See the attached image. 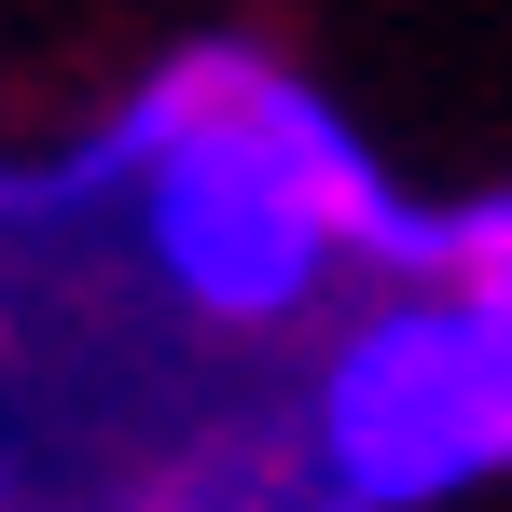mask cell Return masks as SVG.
<instances>
[{
  "label": "cell",
  "mask_w": 512,
  "mask_h": 512,
  "mask_svg": "<svg viewBox=\"0 0 512 512\" xmlns=\"http://www.w3.org/2000/svg\"><path fill=\"white\" fill-rule=\"evenodd\" d=\"M111 153L139 167V236L167 263V291L222 333L291 319L333 277V250L374 263V236H388V194L360 167V139L236 42L167 56Z\"/></svg>",
  "instance_id": "obj_1"
},
{
  "label": "cell",
  "mask_w": 512,
  "mask_h": 512,
  "mask_svg": "<svg viewBox=\"0 0 512 512\" xmlns=\"http://www.w3.org/2000/svg\"><path fill=\"white\" fill-rule=\"evenodd\" d=\"M485 471H499V443H485V402H471L457 305L443 291L374 305L319 374V485L346 512H429L457 485H485Z\"/></svg>",
  "instance_id": "obj_2"
},
{
  "label": "cell",
  "mask_w": 512,
  "mask_h": 512,
  "mask_svg": "<svg viewBox=\"0 0 512 512\" xmlns=\"http://www.w3.org/2000/svg\"><path fill=\"white\" fill-rule=\"evenodd\" d=\"M416 277H443V305H457L471 402H485V443H499V471H512V194H485V208H429Z\"/></svg>",
  "instance_id": "obj_3"
}]
</instances>
